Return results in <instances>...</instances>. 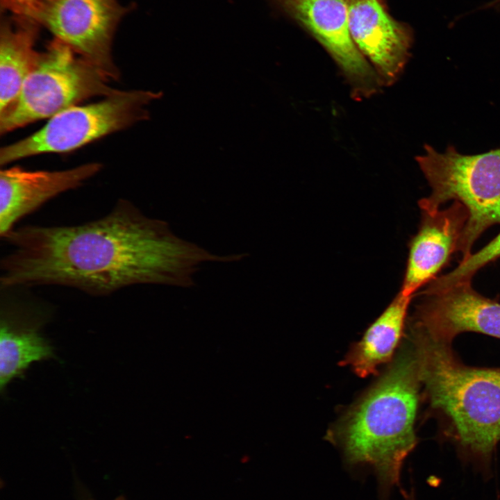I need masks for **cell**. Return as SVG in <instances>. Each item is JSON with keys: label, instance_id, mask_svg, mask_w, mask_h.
<instances>
[{"label": "cell", "instance_id": "6da1fadb", "mask_svg": "<svg viewBox=\"0 0 500 500\" xmlns=\"http://www.w3.org/2000/svg\"><path fill=\"white\" fill-rule=\"evenodd\" d=\"M3 238L13 249L1 261L2 289L61 285L102 296L136 284L185 286L201 262L217 259L124 199L92 222L26 225Z\"/></svg>", "mask_w": 500, "mask_h": 500}, {"label": "cell", "instance_id": "7a4b0ae2", "mask_svg": "<svg viewBox=\"0 0 500 500\" xmlns=\"http://www.w3.org/2000/svg\"><path fill=\"white\" fill-rule=\"evenodd\" d=\"M420 382L412 344L328 433L347 464L373 469L383 500L399 485L403 461L417 444L414 424Z\"/></svg>", "mask_w": 500, "mask_h": 500}, {"label": "cell", "instance_id": "3957f363", "mask_svg": "<svg viewBox=\"0 0 500 500\" xmlns=\"http://www.w3.org/2000/svg\"><path fill=\"white\" fill-rule=\"evenodd\" d=\"M411 342L432 407L449 417L462 446L490 454L500 441V368L466 366L450 343L413 327Z\"/></svg>", "mask_w": 500, "mask_h": 500}, {"label": "cell", "instance_id": "277c9868", "mask_svg": "<svg viewBox=\"0 0 500 500\" xmlns=\"http://www.w3.org/2000/svg\"><path fill=\"white\" fill-rule=\"evenodd\" d=\"M416 160L431 189L419 201L421 210L437 211L449 201H458L468 210L456 251L460 261L465 260L481 234L500 224V149L466 155L451 145L438 152L426 144Z\"/></svg>", "mask_w": 500, "mask_h": 500}, {"label": "cell", "instance_id": "5b68a950", "mask_svg": "<svg viewBox=\"0 0 500 500\" xmlns=\"http://www.w3.org/2000/svg\"><path fill=\"white\" fill-rule=\"evenodd\" d=\"M110 79L70 47L54 40L24 81L17 97L0 112V133L51 118L83 100L119 90Z\"/></svg>", "mask_w": 500, "mask_h": 500}, {"label": "cell", "instance_id": "8992f818", "mask_svg": "<svg viewBox=\"0 0 500 500\" xmlns=\"http://www.w3.org/2000/svg\"><path fill=\"white\" fill-rule=\"evenodd\" d=\"M158 94L120 90L101 101L73 106L49 119L40 130L0 149L3 166L24 158L74 151L148 117L144 107Z\"/></svg>", "mask_w": 500, "mask_h": 500}, {"label": "cell", "instance_id": "52a82bcc", "mask_svg": "<svg viewBox=\"0 0 500 500\" xmlns=\"http://www.w3.org/2000/svg\"><path fill=\"white\" fill-rule=\"evenodd\" d=\"M128 11L118 0H52L42 3L32 19L57 40L117 80L112 57L117 27Z\"/></svg>", "mask_w": 500, "mask_h": 500}, {"label": "cell", "instance_id": "ba28073f", "mask_svg": "<svg viewBox=\"0 0 500 500\" xmlns=\"http://www.w3.org/2000/svg\"><path fill=\"white\" fill-rule=\"evenodd\" d=\"M305 27L331 56L356 99L368 97L382 86L376 72L350 34L346 0H273Z\"/></svg>", "mask_w": 500, "mask_h": 500}, {"label": "cell", "instance_id": "9c48e42d", "mask_svg": "<svg viewBox=\"0 0 500 500\" xmlns=\"http://www.w3.org/2000/svg\"><path fill=\"white\" fill-rule=\"evenodd\" d=\"M471 283L424 294L417 306L412 327L449 343L465 331L500 339V303L477 292Z\"/></svg>", "mask_w": 500, "mask_h": 500}, {"label": "cell", "instance_id": "30bf717a", "mask_svg": "<svg viewBox=\"0 0 500 500\" xmlns=\"http://www.w3.org/2000/svg\"><path fill=\"white\" fill-rule=\"evenodd\" d=\"M349 28L356 46L382 85L393 84L410 55L412 34L394 19L380 0H347Z\"/></svg>", "mask_w": 500, "mask_h": 500}, {"label": "cell", "instance_id": "8fae6325", "mask_svg": "<svg viewBox=\"0 0 500 500\" xmlns=\"http://www.w3.org/2000/svg\"><path fill=\"white\" fill-rule=\"evenodd\" d=\"M422 211L421 223L409 249L400 292L407 297L435 280L456 252L469 212L458 201L445 209Z\"/></svg>", "mask_w": 500, "mask_h": 500}, {"label": "cell", "instance_id": "7c38bea8", "mask_svg": "<svg viewBox=\"0 0 500 500\" xmlns=\"http://www.w3.org/2000/svg\"><path fill=\"white\" fill-rule=\"evenodd\" d=\"M102 166L88 162L59 171H28L15 167L0 172V235L42 204L66 191L81 186Z\"/></svg>", "mask_w": 500, "mask_h": 500}, {"label": "cell", "instance_id": "4fadbf2b", "mask_svg": "<svg viewBox=\"0 0 500 500\" xmlns=\"http://www.w3.org/2000/svg\"><path fill=\"white\" fill-rule=\"evenodd\" d=\"M46 316L19 306L6 305L0 320V390L1 394L14 379L24 378L31 365L54 358L49 340L40 331Z\"/></svg>", "mask_w": 500, "mask_h": 500}, {"label": "cell", "instance_id": "5bb4252c", "mask_svg": "<svg viewBox=\"0 0 500 500\" xmlns=\"http://www.w3.org/2000/svg\"><path fill=\"white\" fill-rule=\"evenodd\" d=\"M38 23L15 15L1 20L0 28V112L17 97L24 81L35 67L40 53L34 47Z\"/></svg>", "mask_w": 500, "mask_h": 500}, {"label": "cell", "instance_id": "9a60e30c", "mask_svg": "<svg viewBox=\"0 0 500 500\" xmlns=\"http://www.w3.org/2000/svg\"><path fill=\"white\" fill-rule=\"evenodd\" d=\"M412 297L399 292L362 339L352 347L343 360L344 365L365 377L376 373L380 366L389 361L401 338Z\"/></svg>", "mask_w": 500, "mask_h": 500}, {"label": "cell", "instance_id": "2e32d148", "mask_svg": "<svg viewBox=\"0 0 500 500\" xmlns=\"http://www.w3.org/2000/svg\"><path fill=\"white\" fill-rule=\"evenodd\" d=\"M499 258L500 232L479 251L460 261L454 269L432 281L422 293H438L458 284L472 282L473 276L478 270Z\"/></svg>", "mask_w": 500, "mask_h": 500}, {"label": "cell", "instance_id": "e0dca14e", "mask_svg": "<svg viewBox=\"0 0 500 500\" xmlns=\"http://www.w3.org/2000/svg\"><path fill=\"white\" fill-rule=\"evenodd\" d=\"M52 0H1V7L15 15L32 19L38 7L44 2Z\"/></svg>", "mask_w": 500, "mask_h": 500}, {"label": "cell", "instance_id": "ac0fdd59", "mask_svg": "<svg viewBox=\"0 0 500 500\" xmlns=\"http://www.w3.org/2000/svg\"><path fill=\"white\" fill-rule=\"evenodd\" d=\"M403 497H404L405 500H414V497H413V494H412V493H411V494H408V493H406V494H404Z\"/></svg>", "mask_w": 500, "mask_h": 500}, {"label": "cell", "instance_id": "d6986e66", "mask_svg": "<svg viewBox=\"0 0 500 500\" xmlns=\"http://www.w3.org/2000/svg\"><path fill=\"white\" fill-rule=\"evenodd\" d=\"M88 500H93V499H88ZM115 500H126L123 497L120 496L117 498H116Z\"/></svg>", "mask_w": 500, "mask_h": 500}]
</instances>
